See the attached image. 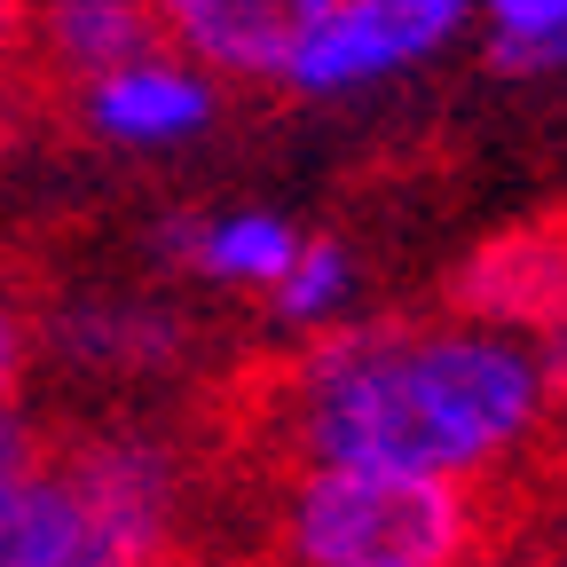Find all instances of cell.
Segmentation results:
<instances>
[{
  "mask_svg": "<svg viewBox=\"0 0 567 567\" xmlns=\"http://www.w3.org/2000/svg\"><path fill=\"white\" fill-rule=\"evenodd\" d=\"M528 536V481L316 465L260 496L252 567H481Z\"/></svg>",
  "mask_w": 567,
  "mask_h": 567,
  "instance_id": "cell-1",
  "label": "cell"
},
{
  "mask_svg": "<svg viewBox=\"0 0 567 567\" xmlns=\"http://www.w3.org/2000/svg\"><path fill=\"white\" fill-rule=\"evenodd\" d=\"M158 55L174 48L151 17V0H17V55H9V80H0V103L17 111V126L63 118L87 87Z\"/></svg>",
  "mask_w": 567,
  "mask_h": 567,
  "instance_id": "cell-2",
  "label": "cell"
},
{
  "mask_svg": "<svg viewBox=\"0 0 567 567\" xmlns=\"http://www.w3.org/2000/svg\"><path fill=\"white\" fill-rule=\"evenodd\" d=\"M442 308L488 331H520L559 354L567 347V205L481 237L442 276Z\"/></svg>",
  "mask_w": 567,
  "mask_h": 567,
  "instance_id": "cell-3",
  "label": "cell"
},
{
  "mask_svg": "<svg viewBox=\"0 0 567 567\" xmlns=\"http://www.w3.org/2000/svg\"><path fill=\"white\" fill-rule=\"evenodd\" d=\"M465 17H473V0H331L316 17V32L300 40L284 87L292 95H339V87L386 80V71H410L434 48H450Z\"/></svg>",
  "mask_w": 567,
  "mask_h": 567,
  "instance_id": "cell-4",
  "label": "cell"
},
{
  "mask_svg": "<svg viewBox=\"0 0 567 567\" xmlns=\"http://www.w3.org/2000/svg\"><path fill=\"white\" fill-rule=\"evenodd\" d=\"M323 9L331 0H151L166 48L189 55V71H205L213 87H245V95L284 87V71Z\"/></svg>",
  "mask_w": 567,
  "mask_h": 567,
  "instance_id": "cell-5",
  "label": "cell"
},
{
  "mask_svg": "<svg viewBox=\"0 0 567 567\" xmlns=\"http://www.w3.org/2000/svg\"><path fill=\"white\" fill-rule=\"evenodd\" d=\"M0 567H103L87 496L48 450V425H17L0 450Z\"/></svg>",
  "mask_w": 567,
  "mask_h": 567,
  "instance_id": "cell-6",
  "label": "cell"
},
{
  "mask_svg": "<svg viewBox=\"0 0 567 567\" xmlns=\"http://www.w3.org/2000/svg\"><path fill=\"white\" fill-rule=\"evenodd\" d=\"M213 103H221V87H213L205 71L158 55V63H134V71H118V80L87 87L80 103L63 111V126H80L95 142H166V134L205 126Z\"/></svg>",
  "mask_w": 567,
  "mask_h": 567,
  "instance_id": "cell-7",
  "label": "cell"
},
{
  "mask_svg": "<svg viewBox=\"0 0 567 567\" xmlns=\"http://www.w3.org/2000/svg\"><path fill=\"white\" fill-rule=\"evenodd\" d=\"M32 308H40V260L0 252V450H9L17 425H24V386H32V363H40Z\"/></svg>",
  "mask_w": 567,
  "mask_h": 567,
  "instance_id": "cell-8",
  "label": "cell"
},
{
  "mask_svg": "<svg viewBox=\"0 0 567 567\" xmlns=\"http://www.w3.org/2000/svg\"><path fill=\"white\" fill-rule=\"evenodd\" d=\"M496 71H567V0H473Z\"/></svg>",
  "mask_w": 567,
  "mask_h": 567,
  "instance_id": "cell-9",
  "label": "cell"
},
{
  "mask_svg": "<svg viewBox=\"0 0 567 567\" xmlns=\"http://www.w3.org/2000/svg\"><path fill=\"white\" fill-rule=\"evenodd\" d=\"M347 276H354V268H347V245L300 237L292 268L268 284V316H284V323H323V316L347 300Z\"/></svg>",
  "mask_w": 567,
  "mask_h": 567,
  "instance_id": "cell-10",
  "label": "cell"
},
{
  "mask_svg": "<svg viewBox=\"0 0 567 567\" xmlns=\"http://www.w3.org/2000/svg\"><path fill=\"white\" fill-rule=\"evenodd\" d=\"M134 567H252V559H237V551H151Z\"/></svg>",
  "mask_w": 567,
  "mask_h": 567,
  "instance_id": "cell-11",
  "label": "cell"
},
{
  "mask_svg": "<svg viewBox=\"0 0 567 567\" xmlns=\"http://www.w3.org/2000/svg\"><path fill=\"white\" fill-rule=\"evenodd\" d=\"M481 567H559V559H551L544 544H528V536H520V544H505V551H496V559H481Z\"/></svg>",
  "mask_w": 567,
  "mask_h": 567,
  "instance_id": "cell-12",
  "label": "cell"
},
{
  "mask_svg": "<svg viewBox=\"0 0 567 567\" xmlns=\"http://www.w3.org/2000/svg\"><path fill=\"white\" fill-rule=\"evenodd\" d=\"M9 55H17V0H0V80H9Z\"/></svg>",
  "mask_w": 567,
  "mask_h": 567,
  "instance_id": "cell-13",
  "label": "cell"
},
{
  "mask_svg": "<svg viewBox=\"0 0 567 567\" xmlns=\"http://www.w3.org/2000/svg\"><path fill=\"white\" fill-rule=\"evenodd\" d=\"M551 450H567V347H559V442Z\"/></svg>",
  "mask_w": 567,
  "mask_h": 567,
  "instance_id": "cell-14",
  "label": "cell"
},
{
  "mask_svg": "<svg viewBox=\"0 0 567 567\" xmlns=\"http://www.w3.org/2000/svg\"><path fill=\"white\" fill-rule=\"evenodd\" d=\"M17 134H24V126H17V111H9V103H0V151H9V142H17Z\"/></svg>",
  "mask_w": 567,
  "mask_h": 567,
  "instance_id": "cell-15",
  "label": "cell"
}]
</instances>
